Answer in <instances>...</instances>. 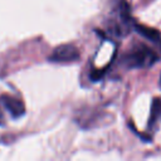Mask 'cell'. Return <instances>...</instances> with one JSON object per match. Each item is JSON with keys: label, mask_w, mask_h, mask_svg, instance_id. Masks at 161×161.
Wrapping results in <instances>:
<instances>
[{"label": "cell", "mask_w": 161, "mask_h": 161, "mask_svg": "<svg viewBox=\"0 0 161 161\" xmlns=\"http://www.w3.org/2000/svg\"><path fill=\"white\" fill-rule=\"evenodd\" d=\"M157 60L156 53L146 44L138 43L125 55V63L130 68H147Z\"/></svg>", "instance_id": "obj_1"}, {"label": "cell", "mask_w": 161, "mask_h": 161, "mask_svg": "<svg viewBox=\"0 0 161 161\" xmlns=\"http://www.w3.org/2000/svg\"><path fill=\"white\" fill-rule=\"evenodd\" d=\"M79 59V50L73 44H62L53 49L49 55L50 62L55 63H70Z\"/></svg>", "instance_id": "obj_2"}, {"label": "cell", "mask_w": 161, "mask_h": 161, "mask_svg": "<svg viewBox=\"0 0 161 161\" xmlns=\"http://www.w3.org/2000/svg\"><path fill=\"white\" fill-rule=\"evenodd\" d=\"M0 101H1L3 106L10 113V116L13 118H19V117L24 116L25 106L19 98H16L14 96H10V94H3L0 97Z\"/></svg>", "instance_id": "obj_3"}, {"label": "cell", "mask_w": 161, "mask_h": 161, "mask_svg": "<svg viewBox=\"0 0 161 161\" xmlns=\"http://www.w3.org/2000/svg\"><path fill=\"white\" fill-rule=\"evenodd\" d=\"M135 29L145 38H147L151 42H160V33L156 29L145 26V25H140V24H135Z\"/></svg>", "instance_id": "obj_4"}, {"label": "cell", "mask_w": 161, "mask_h": 161, "mask_svg": "<svg viewBox=\"0 0 161 161\" xmlns=\"http://www.w3.org/2000/svg\"><path fill=\"white\" fill-rule=\"evenodd\" d=\"M160 119H161V98H155L152 101V106H151L148 126H152L155 122H157Z\"/></svg>", "instance_id": "obj_5"}, {"label": "cell", "mask_w": 161, "mask_h": 161, "mask_svg": "<svg viewBox=\"0 0 161 161\" xmlns=\"http://www.w3.org/2000/svg\"><path fill=\"white\" fill-rule=\"evenodd\" d=\"M3 121H4V117H3V113L0 112V125H3Z\"/></svg>", "instance_id": "obj_6"}, {"label": "cell", "mask_w": 161, "mask_h": 161, "mask_svg": "<svg viewBox=\"0 0 161 161\" xmlns=\"http://www.w3.org/2000/svg\"><path fill=\"white\" fill-rule=\"evenodd\" d=\"M160 87H161V75H160Z\"/></svg>", "instance_id": "obj_7"}]
</instances>
